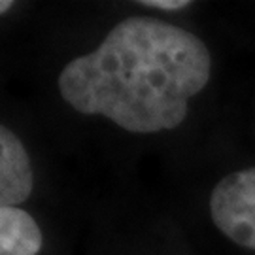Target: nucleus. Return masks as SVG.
Segmentation results:
<instances>
[{
	"label": "nucleus",
	"mask_w": 255,
	"mask_h": 255,
	"mask_svg": "<svg viewBox=\"0 0 255 255\" xmlns=\"http://www.w3.org/2000/svg\"><path fill=\"white\" fill-rule=\"evenodd\" d=\"M210 70L212 57L201 38L166 21L128 17L95 51L64 66L59 91L83 116L149 134L182 123Z\"/></svg>",
	"instance_id": "obj_1"
},
{
	"label": "nucleus",
	"mask_w": 255,
	"mask_h": 255,
	"mask_svg": "<svg viewBox=\"0 0 255 255\" xmlns=\"http://www.w3.org/2000/svg\"><path fill=\"white\" fill-rule=\"evenodd\" d=\"M210 214L225 237L255 250V166L229 174L214 187Z\"/></svg>",
	"instance_id": "obj_2"
},
{
	"label": "nucleus",
	"mask_w": 255,
	"mask_h": 255,
	"mask_svg": "<svg viewBox=\"0 0 255 255\" xmlns=\"http://www.w3.org/2000/svg\"><path fill=\"white\" fill-rule=\"evenodd\" d=\"M32 166L27 149L9 128H0V204L15 206L32 191Z\"/></svg>",
	"instance_id": "obj_3"
},
{
	"label": "nucleus",
	"mask_w": 255,
	"mask_h": 255,
	"mask_svg": "<svg viewBox=\"0 0 255 255\" xmlns=\"http://www.w3.org/2000/svg\"><path fill=\"white\" fill-rule=\"evenodd\" d=\"M42 233L30 214L17 206H0V255H38Z\"/></svg>",
	"instance_id": "obj_4"
},
{
	"label": "nucleus",
	"mask_w": 255,
	"mask_h": 255,
	"mask_svg": "<svg viewBox=\"0 0 255 255\" xmlns=\"http://www.w3.org/2000/svg\"><path fill=\"white\" fill-rule=\"evenodd\" d=\"M140 4H144L147 8H157V9H182L185 8L189 2L187 0H140Z\"/></svg>",
	"instance_id": "obj_5"
},
{
	"label": "nucleus",
	"mask_w": 255,
	"mask_h": 255,
	"mask_svg": "<svg viewBox=\"0 0 255 255\" xmlns=\"http://www.w3.org/2000/svg\"><path fill=\"white\" fill-rule=\"evenodd\" d=\"M11 4H13V2H9V0H2V4H0V11H2V13H6V11L11 8Z\"/></svg>",
	"instance_id": "obj_6"
}]
</instances>
